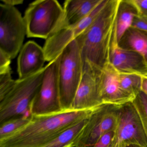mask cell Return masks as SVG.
Wrapping results in <instances>:
<instances>
[{"instance_id": "cell-1", "label": "cell", "mask_w": 147, "mask_h": 147, "mask_svg": "<svg viewBox=\"0 0 147 147\" xmlns=\"http://www.w3.org/2000/svg\"><path fill=\"white\" fill-rule=\"evenodd\" d=\"M119 1L108 0L92 23L76 38L83 71L88 69L98 76L110 64Z\"/></svg>"}, {"instance_id": "cell-2", "label": "cell", "mask_w": 147, "mask_h": 147, "mask_svg": "<svg viewBox=\"0 0 147 147\" xmlns=\"http://www.w3.org/2000/svg\"><path fill=\"white\" fill-rule=\"evenodd\" d=\"M103 105L87 110L70 109L50 114H32L25 126L0 140V147H45L65 130L89 117Z\"/></svg>"}, {"instance_id": "cell-3", "label": "cell", "mask_w": 147, "mask_h": 147, "mask_svg": "<svg viewBox=\"0 0 147 147\" xmlns=\"http://www.w3.org/2000/svg\"><path fill=\"white\" fill-rule=\"evenodd\" d=\"M63 7L56 0H37L30 3L24 18L28 37L48 39L63 20Z\"/></svg>"}, {"instance_id": "cell-4", "label": "cell", "mask_w": 147, "mask_h": 147, "mask_svg": "<svg viewBox=\"0 0 147 147\" xmlns=\"http://www.w3.org/2000/svg\"><path fill=\"white\" fill-rule=\"evenodd\" d=\"M45 67L33 75L16 80L11 91L0 100V124L15 117L30 116L32 102L42 80Z\"/></svg>"}, {"instance_id": "cell-5", "label": "cell", "mask_w": 147, "mask_h": 147, "mask_svg": "<svg viewBox=\"0 0 147 147\" xmlns=\"http://www.w3.org/2000/svg\"><path fill=\"white\" fill-rule=\"evenodd\" d=\"M80 53L76 39L62 51L58 69V82L62 110L71 109L76 94L82 77Z\"/></svg>"}, {"instance_id": "cell-6", "label": "cell", "mask_w": 147, "mask_h": 147, "mask_svg": "<svg viewBox=\"0 0 147 147\" xmlns=\"http://www.w3.org/2000/svg\"><path fill=\"white\" fill-rule=\"evenodd\" d=\"M26 28L24 18L15 7L0 4V51L15 58L23 47Z\"/></svg>"}, {"instance_id": "cell-7", "label": "cell", "mask_w": 147, "mask_h": 147, "mask_svg": "<svg viewBox=\"0 0 147 147\" xmlns=\"http://www.w3.org/2000/svg\"><path fill=\"white\" fill-rule=\"evenodd\" d=\"M60 57L61 54L45 67L41 86L31 107L32 115L50 114L63 111L58 82Z\"/></svg>"}, {"instance_id": "cell-8", "label": "cell", "mask_w": 147, "mask_h": 147, "mask_svg": "<svg viewBox=\"0 0 147 147\" xmlns=\"http://www.w3.org/2000/svg\"><path fill=\"white\" fill-rule=\"evenodd\" d=\"M120 106L104 105L92 114L74 147H93L105 134L116 131Z\"/></svg>"}, {"instance_id": "cell-9", "label": "cell", "mask_w": 147, "mask_h": 147, "mask_svg": "<svg viewBox=\"0 0 147 147\" xmlns=\"http://www.w3.org/2000/svg\"><path fill=\"white\" fill-rule=\"evenodd\" d=\"M116 135L119 143L147 147V137L140 116L131 101L120 106Z\"/></svg>"}, {"instance_id": "cell-10", "label": "cell", "mask_w": 147, "mask_h": 147, "mask_svg": "<svg viewBox=\"0 0 147 147\" xmlns=\"http://www.w3.org/2000/svg\"><path fill=\"white\" fill-rule=\"evenodd\" d=\"M108 1L101 0L93 11L81 22L61 29L46 39L43 47L46 61L49 62L57 57L70 42L78 37L92 23Z\"/></svg>"}, {"instance_id": "cell-11", "label": "cell", "mask_w": 147, "mask_h": 147, "mask_svg": "<svg viewBox=\"0 0 147 147\" xmlns=\"http://www.w3.org/2000/svg\"><path fill=\"white\" fill-rule=\"evenodd\" d=\"M118 76V72L110 63L97 76L99 94L104 104L122 105L135 98L121 88Z\"/></svg>"}, {"instance_id": "cell-12", "label": "cell", "mask_w": 147, "mask_h": 147, "mask_svg": "<svg viewBox=\"0 0 147 147\" xmlns=\"http://www.w3.org/2000/svg\"><path fill=\"white\" fill-rule=\"evenodd\" d=\"M98 76L89 69L83 71L71 109L87 110L105 105L102 102L99 94Z\"/></svg>"}, {"instance_id": "cell-13", "label": "cell", "mask_w": 147, "mask_h": 147, "mask_svg": "<svg viewBox=\"0 0 147 147\" xmlns=\"http://www.w3.org/2000/svg\"><path fill=\"white\" fill-rule=\"evenodd\" d=\"M46 61L45 52L36 43L30 41L22 47L18 60L19 79H24L41 71Z\"/></svg>"}, {"instance_id": "cell-14", "label": "cell", "mask_w": 147, "mask_h": 147, "mask_svg": "<svg viewBox=\"0 0 147 147\" xmlns=\"http://www.w3.org/2000/svg\"><path fill=\"white\" fill-rule=\"evenodd\" d=\"M110 63L119 74L147 76V63L138 52L116 48L111 53Z\"/></svg>"}, {"instance_id": "cell-15", "label": "cell", "mask_w": 147, "mask_h": 147, "mask_svg": "<svg viewBox=\"0 0 147 147\" xmlns=\"http://www.w3.org/2000/svg\"><path fill=\"white\" fill-rule=\"evenodd\" d=\"M101 1V0L66 1L63 5V20L55 32L81 22L93 11Z\"/></svg>"}, {"instance_id": "cell-16", "label": "cell", "mask_w": 147, "mask_h": 147, "mask_svg": "<svg viewBox=\"0 0 147 147\" xmlns=\"http://www.w3.org/2000/svg\"><path fill=\"white\" fill-rule=\"evenodd\" d=\"M139 11L133 0H120L115 20L112 43V51L118 43L125 32L131 26L134 18Z\"/></svg>"}, {"instance_id": "cell-17", "label": "cell", "mask_w": 147, "mask_h": 147, "mask_svg": "<svg viewBox=\"0 0 147 147\" xmlns=\"http://www.w3.org/2000/svg\"><path fill=\"white\" fill-rule=\"evenodd\" d=\"M118 47L138 52L147 63V32L131 27L121 38Z\"/></svg>"}, {"instance_id": "cell-18", "label": "cell", "mask_w": 147, "mask_h": 147, "mask_svg": "<svg viewBox=\"0 0 147 147\" xmlns=\"http://www.w3.org/2000/svg\"><path fill=\"white\" fill-rule=\"evenodd\" d=\"M89 118L65 130L44 147H74L75 143L81 136Z\"/></svg>"}, {"instance_id": "cell-19", "label": "cell", "mask_w": 147, "mask_h": 147, "mask_svg": "<svg viewBox=\"0 0 147 147\" xmlns=\"http://www.w3.org/2000/svg\"><path fill=\"white\" fill-rule=\"evenodd\" d=\"M118 81L121 88L134 97L142 91V76H141L119 73Z\"/></svg>"}, {"instance_id": "cell-20", "label": "cell", "mask_w": 147, "mask_h": 147, "mask_svg": "<svg viewBox=\"0 0 147 147\" xmlns=\"http://www.w3.org/2000/svg\"><path fill=\"white\" fill-rule=\"evenodd\" d=\"M31 115L12 118L0 124V140L5 138L25 126L30 121Z\"/></svg>"}, {"instance_id": "cell-21", "label": "cell", "mask_w": 147, "mask_h": 147, "mask_svg": "<svg viewBox=\"0 0 147 147\" xmlns=\"http://www.w3.org/2000/svg\"><path fill=\"white\" fill-rule=\"evenodd\" d=\"M131 102L140 116L147 137V94L141 91Z\"/></svg>"}, {"instance_id": "cell-22", "label": "cell", "mask_w": 147, "mask_h": 147, "mask_svg": "<svg viewBox=\"0 0 147 147\" xmlns=\"http://www.w3.org/2000/svg\"><path fill=\"white\" fill-rule=\"evenodd\" d=\"M16 81L12 78L11 70L0 74V100L11 91Z\"/></svg>"}, {"instance_id": "cell-23", "label": "cell", "mask_w": 147, "mask_h": 147, "mask_svg": "<svg viewBox=\"0 0 147 147\" xmlns=\"http://www.w3.org/2000/svg\"><path fill=\"white\" fill-rule=\"evenodd\" d=\"M131 27L147 32V14L138 13L134 18Z\"/></svg>"}, {"instance_id": "cell-24", "label": "cell", "mask_w": 147, "mask_h": 147, "mask_svg": "<svg viewBox=\"0 0 147 147\" xmlns=\"http://www.w3.org/2000/svg\"><path fill=\"white\" fill-rule=\"evenodd\" d=\"M11 60L8 55L0 51V74L11 70Z\"/></svg>"}, {"instance_id": "cell-25", "label": "cell", "mask_w": 147, "mask_h": 147, "mask_svg": "<svg viewBox=\"0 0 147 147\" xmlns=\"http://www.w3.org/2000/svg\"><path fill=\"white\" fill-rule=\"evenodd\" d=\"M116 135V131H111L105 134L93 147H108Z\"/></svg>"}, {"instance_id": "cell-26", "label": "cell", "mask_w": 147, "mask_h": 147, "mask_svg": "<svg viewBox=\"0 0 147 147\" xmlns=\"http://www.w3.org/2000/svg\"><path fill=\"white\" fill-rule=\"evenodd\" d=\"M139 13L147 14V0H133Z\"/></svg>"}, {"instance_id": "cell-27", "label": "cell", "mask_w": 147, "mask_h": 147, "mask_svg": "<svg viewBox=\"0 0 147 147\" xmlns=\"http://www.w3.org/2000/svg\"><path fill=\"white\" fill-rule=\"evenodd\" d=\"M3 4L10 6L15 7L18 5H21L24 2L23 0H1Z\"/></svg>"}, {"instance_id": "cell-28", "label": "cell", "mask_w": 147, "mask_h": 147, "mask_svg": "<svg viewBox=\"0 0 147 147\" xmlns=\"http://www.w3.org/2000/svg\"><path fill=\"white\" fill-rule=\"evenodd\" d=\"M142 91L147 94V76H142Z\"/></svg>"}, {"instance_id": "cell-29", "label": "cell", "mask_w": 147, "mask_h": 147, "mask_svg": "<svg viewBox=\"0 0 147 147\" xmlns=\"http://www.w3.org/2000/svg\"><path fill=\"white\" fill-rule=\"evenodd\" d=\"M108 147H119V143L116 135L114 139L110 144Z\"/></svg>"}, {"instance_id": "cell-30", "label": "cell", "mask_w": 147, "mask_h": 147, "mask_svg": "<svg viewBox=\"0 0 147 147\" xmlns=\"http://www.w3.org/2000/svg\"><path fill=\"white\" fill-rule=\"evenodd\" d=\"M125 147H144L140 145H136V144H130V145H126Z\"/></svg>"}, {"instance_id": "cell-31", "label": "cell", "mask_w": 147, "mask_h": 147, "mask_svg": "<svg viewBox=\"0 0 147 147\" xmlns=\"http://www.w3.org/2000/svg\"><path fill=\"white\" fill-rule=\"evenodd\" d=\"M119 147H125V145L124 144H121L119 143Z\"/></svg>"}]
</instances>
